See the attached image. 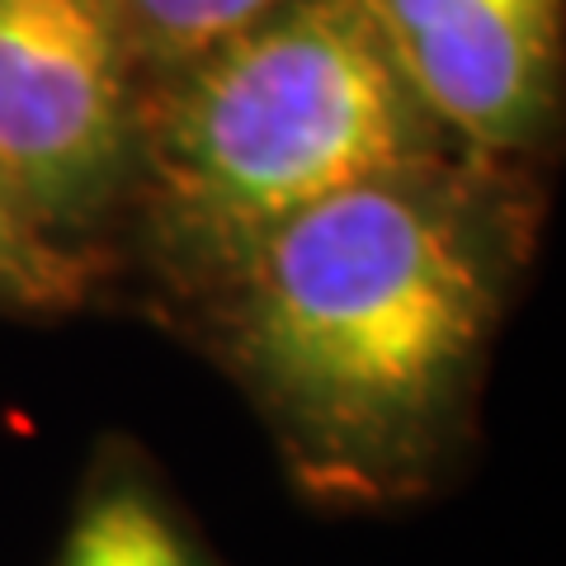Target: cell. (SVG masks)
<instances>
[{"instance_id":"cell-6","label":"cell","mask_w":566,"mask_h":566,"mask_svg":"<svg viewBox=\"0 0 566 566\" xmlns=\"http://www.w3.org/2000/svg\"><path fill=\"white\" fill-rule=\"evenodd\" d=\"M104 260L71 251L20 203L0 170V312L57 316L91 303Z\"/></svg>"},{"instance_id":"cell-2","label":"cell","mask_w":566,"mask_h":566,"mask_svg":"<svg viewBox=\"0 0 566 566\" xmlns=\"http://www.w3.org/2000/svg\"><path fill=\"white\" fill-rule=\"evenodd\" d=\"M453 147L359 0H279L147 81L114 241L175 303H199L326 193Z\"/></svg>"},{"instance_id":"cell-4","label":"cell","mask_w":566,"mask_h":566,"mask_svg":"<svg viewBox=\"0 0 566 566\" xmlns=\"http://www.w3.org/2000/svg\"><path fill=\"white\" fill-rule=\"evenodd\" d=\"M416 99L463 151L524 166L553 142L566 0H359Z\"/></svg>"},{"instance_id":"cell-7","label":"cell","mask_w":566,"mask_h":566,"mask_svg":"<svg viewBox=\"0 0 566 566\" xmlns=\"http://www.w3.org/2000/svg\"><path fill=\"white\" fill-rule=\"evenodd\" d=\"M279 0H109L142 81H156L212 43L255 24Z\"/></svg>"},{"instance_id":"cell-5","label":"cell","mask_w":566,"mask_h":566,"mask_svg":"<svg viewBox=\"0 0 566 566\" xmlns=\"http://www.w3.org/2000/svg\"><path fill=\"white\" fill-rule=\"evenodd\" d=\"M52 566H212V557L137 458H104Z\"/></svg>"},{"instance_id":"cell-1","label":"cell","mask_w":566,"mask_h":566,"mask_svg":"<svg viewBox=\"0 0 566 566\" xmlns=\"http://www.w3.org/2000/svg\"><path fill=\"white\" fill-rule=\"evenodd\" d=\"M534 232L524 170L453 147L326 193L189 307L297 491L392 510L463 458Z\"/></svg>"},{"instance_id":"cell-3","label":"cell","mask_w":566,"mask_h":566,"mask_svg":"<svg viewBox=\"0 0 566 566\" xmlns=\"http://www.w3.org/2000/svg\"><path fill=\"white\" fill-rule=\"evenodd\" d=\"M142 91L109 0H0V170L52 237L104 264Z\"/></svg>"}]
</instances>
